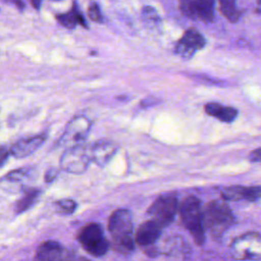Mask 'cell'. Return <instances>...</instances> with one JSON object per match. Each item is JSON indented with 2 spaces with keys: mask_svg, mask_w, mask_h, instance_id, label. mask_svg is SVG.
Listing matches in <instances>:
<instances>
[{
  "mask_svg": "<svg viewBox=\"0 0 261 261\" xmlns=\"http://www.w3.org/2000/svg\"><path fill=\"white\" fill-rule=\"evenodd\" d=\"M91 160L90 146L79 144L68 147L63 152L60 158V166L66 172L80 174L87 170Z\"/></svg>",
  "mask_w": 261,
  "mask_h": 261,
  "instance_id": "obj_6",
  "label": "cell"
},
{
  "mask_svg": "<svg viewBox=\"0 0 261 261\" xmlns=\"http://www.w3.org/2000/svg\"><path fill=\"white\" fill-rule=\"evenodd\" d=\"M179 215L184 226L189 230L194 242L198 246H202L205 242V227L201 201L195 196L187 197L179 206Z\"/></svg>",
  "mask_w": 261,
  "mask_h": 261,
  "instance_id": "obj_3",
  "label": "cell"
},
{
  "mask_svg": "<svg viewBox=\"0 0 261 261\" xmlns=\"http://www.w3.org/2000/svg\"><path fill=\"white\" fill-rule=\"evenodd\" d=\"M179 9L186 16L199 19L197 0H179Z\"/></svg>",
  "mask_w": 261,
  "mask_h": 261,
  "instance_id": "obj_20",
  "label": "cell"
},
{
  "mask_svg": "<svg viewBox=\"0 0 261 261\" xmlns=\"http://www.w3.org/2000/svg\"><path fill=\"white\" fill-rule=\"evenodd\" d=\"M92 126V121L85 115L73 117L66 124L62 136L60 137V144L65 147H72L83 142L88 137Z\"/></svg>",
  "mask_w": 261,
  "mask_h": 261,
  "instance_id": "obj_8",
  "label": "cell"
},
{
  "mask_svg": "<svg viewBox=\"0 0 261 261\" xmlns=\"http://www.w3.org/2000/svg\"><path fill=\"white\" fill-rule=\"evenodd\" d=\"M31 1V4L34 8L36 9H39L40 6H41V3H42V0H30Z\"/></svg>",
  "mask_w": 261,
  "mask_h": 261,
  "instance_id": "obj_29",
  "label": "cell"
},
{
  "mask_svg": "<svg viewBox=\"0 0 261 261\" xmlns=\"http://www.w3.org/2000/svg\"><path fill=\"white\" fill-rule=\"evenodd\" d=\"M46 134H39L21 138L10 147V154L15 158L27 157L39 149L40 146H42V144L46 141Z\"/></svg>",
  "mask_w": 261,
  "mask_h": 261,
  "instance_id": "obj_12",
  "label": "cell"
},
{
  "mask_svg": "<svg viewBox=\"0 0 261 261\" xmlns=\"http://www.w3.org/2000/svg\"><path fill=\"white\" fill-rule=\"evenodd\" d=\"M204 110L208 115L222 122H227V123L232 122L238 116V110L236 108L231 106H224L222 104L215 103V102L207 103L204 106Z\"/></svg>",
  "mask_w": 261,
  "mask_h": 261,
  "instance_id": "obj_15",
  "label": "cell"
},
{
  "mask_svg": "<svg viewBox=\"0 0 261 261\" xmlns=\"http://www.w3.org/2000/svg\"><path fill=\"white\" fill-rule=\"evenodd\" d=\"M237 0H218L221 13L231 22H236L241 17V10L236 5Z\"/></svg>",
  "mask_w": 261,
  "mask_h": 261,
  "instance_id": "obj_18",
  "label": "cell"
},
{
  "mask_svg": "<svg viewBox=\"0 0 261 261\" xmlns=\"http://www.w3.org/2000/svg\"><path fill=\"white\" fill-rule=\"evenodd\" d=\"M203 222L205 229L218 240L234 223V216L225 200H213L203 209Z\"/></svg>",
  "mask_w": 261,
  "mask_h": 261,
  "instance_id": "obj_2",
  "label": "cell"
},
{
  "mask_svg": "<svg viewBox=\"0 0 261 261\" xmlns=\"http://www.w3.org/2000/svg\"><path fill=\"white\" fill-rule=\"evenodd\" d=\"M205 38L195 29L187 30L175 45V53L181 57L190 58L198 50L204 48Z\"/></svg>",
  "mask_w": 261,
  "mask_h": 261,
  "instance_id": "obj_10",
  "label": "cell"
},
{
  "mask_svg": "<svg viewBox=\"0 0 261 261\" xmlns=\"http://www.w3.org/2000/svg\"><path fill=\"white\" fill-rule=\"evenodd\" d=\"M249 159L254 163L261 164V147L253 150L249 155Z\"/></svg>",
  "mask_w": 261,
  "mask_h": 261,
  "instance_id": "obj_25",
  "label": "cell"
},
{
  "mask_svg": "<svg viewBox=\"0 0 261 261\" xmlns=\"http://www.w3.org/2000/svg\"><path fill=\"white\" fill-rule=\"evenodd\" d=\"M30 173H31L30 168H19V169L11 170L3 177V180L9 181V182H19L24 178L29 177Z\"/></svg>",
  "mask_w": 261,
  "mask_h": 261,
  "instance_id": "obj_22",
  "label": "cell"
},
{
  "mask_svg": "<svg viewBox=\"0 0 261 261\" xmlns=\"http://www.w3.org/2000/svg\"><path fill=\"white\" fill-rule=\"evenodd\" d=\"M118 146L108 140H99L90 146L91 158L98 166H105L114 156Z\"/></svg>",
  "mask_w": 261,
  "mask_h": 261,
  "instance_id": "obj_13",
  "label": "cell"
},
{
  "mask_svg": "<svg viewBox=\"0 0 261 261\" xmlns=\"http://www.w3.org/2000/svg\"><path fill=\"white\" fill-rule=\"evenodd\" d=\"M162 228L163 227L159 223H157L153 219H149L142 223L136 232V243L140 247L145 248L146 254H148L151 257H154L156 255L154 245L160 238Z\"/></svg>",
  "mask_w": 261,
  "mask_h": 261,
  "instance_id": "obj_9",
  "label": "cell"
},
{
  "mask_svg": "<svg viewBox=\"0 0 261 261\" xmlns=\"http://www.w3.org/2000/svg\"><path fill=\"white\" fill-rule=\"evenodd\" d=\"M57 173H58V171H57L56 168H50V169H48V170L46 171L45 176H44L45 181H47V182L53 181V180L55 179V177L57 176Z\"/></svg>",
  "mask_w": 261,
  "mask_h": 261,
  "instance_id": "obj_27",
  "label": "cell"
},
{
  "mask_svg": "<svg viewBox=\"0 0 261 261\" xmlns=\"http://www.w3.org/2000/svg\"><path fill=\"white\" fill-rule=\"evenodd\" d=\"M257 1V5L259 8H261V0H256Z\"/></svg>",
  "mask_w": 261,
  "mask_h": 261,
  "instance_id": "obj_30",
  "label": "cell"
},
{
  "mask_svg": "<svg viewBox=\"0 0 261 261\" xmlns=\"http://www.w3.org/2000/svg\"><path fill=\"white\" fill-rule=\"evenodd\" d=\"M56 19L61 25H63L66 29H74L76 24H80L84 28H88L86 19L76 7L75 3L72 5V8L69 11L57 14Z\"/></svg>",
  "mask_w": 261,
  "mask_h": 261,
  "instance_id": "obj_16",
  "label": "cell"
},
{
  "mask_svg": "<svg viewBox=\"0 0 261 261\" xmlns=\"http://www.w3.org/2000/svg\"><path fill=\"white\" fill-rule=\"evenodd\" d=\"M142 14L146 20H155L158 18L155 9L150 6H145L142 9Z\"/></svg>",
  "mask_w": 261,
  "mask_h": 261,
  "instance_id": "obj_24",
  "label": "cell"
},
{
  "mask_svg": "<svg viewBox=\"0 0 261 261\" xmlns=\"http://www.w3.org/2000/svg\"><path fill=\"white\" fill-rule=\"evenodd\" d=\"M199 19L203 21H212L214 16V0H197Z\"/></svg>",
  "mask_w": 261,
  "mask_h": 261,
  "instance_id": "obj_19",
  "label": "cell"
},
{
  "mask_svg": "<svg viewBox=\"0 0 261 261\" xmlns=\"http://www.w3.org/2000/svg\"><path fill=\"white\" fill-rule=\"evenodd\" d=\"M7 3H12L13 5H15L19 10H22L24 8V3L22 2V0H3Z\"/></svg>",
  "mask_w": 261,
  "mask_h": 261,
  "instance_id": "obj_28",
  "label": "cell"
},
{
  "mask_svg": "<svg viewBox=\"0 0 261 261\" xmlns=\"http://www.w3.org/2000/svg\"><path fill=\"white\" fill-rule=\"evenodd\" d=\"M220 195L225 201L255 202L261 199V186H230L222 189Z\"/></svg>",
  "mask_w": 261,
  "mask_h": 261,
  "instance_id": "obj_11",
  "label": "cell"
},
{
  "mask_svg": "<svg viewBox=\"0 0 261 261\" xmlns=\"http://www.w3.org/2000/svg\"><path fill=\"white\" fill-rule=\"evenodd\" d=\"M88 16L91 20L95 21V22H102L103 21V17H102V13L101 10L98 6V4L96 2H92L89 7H88Z\"/></svg>",
  "mask_w": 261,
  "mask_h": 261,
  "instance_id": "obj_23",
  "label": "cell"
},
{
  "mask_svg": "<svg viewBox=\"0 0 261 261\" xmlns=\"http://www.w3.org/2000/svg\"><path fill=\"white\" fill-rule=\"evenodd\" d=\"M69 258H72L69 252L65 250L60 243L52 240L43 242L38 247L36 252V259L43 260V261L61 260V259H69Z\"/></svg>",
  "mask_w": 261,
  "mask_h": 261,
  "instance_id": "obj_14",
  "label": "cell"
},
{
  "mask_svg": "<svg viewBox=\"0 0 261 261\" xmlns=\"http://www.w3.org/2000/svg\"><path fill=\"white\" fill-rule=\"evenodd\" d=\"M55 207H56V211L58 213L64 214V215H69L75 211L77 204L72 199L66 198V199H61V200L57 201L55 203Z\"/></svg>",
  "mask_w": 261,
  "mask_h": 261,
  "instance_id": "obj_21",
  "label": "cell"
},
{
  "mask_svg": "<svg viewBox=\"0 0 261 261\" xmlns=\"http://www.w3.org/2000/svg\"><path fill=\"white\" fill-rule=\"evenodd\" d=\"M229 254L238 260L261 259V234L249 231L239 236L230 244Z\"/></svg>",
  "mask_w": 261,
  "mask_h": 261,
  "instance_id": "obj_5",
  "label": "cell"
},
{
  "mask_svg": "<svg viewBox=\"0 0 261 261\" xmlns=\"http://www.w3.org/2000/svg\"><path fill=\"white\" fill-rule=\"evenodd\" d=\"M41 191L36 188H29L25 189L23 196L18 199L14 205V211L16 213H22L33 207L35 203L40 198Z\"/></svg>",
  "mask_w": 261,
  "mask_h": 261,
  "instance_id": "obj_17",
  "label": "cell"
},
{
  "mask_svg": "<svg viewBox=\"0 0 261 261\" xmlns=\"http://www.w3.org/2000/svg\"><path fill=\"white\" fill-rule=\"evenodd\" d=\"M133 228V216L129 210L120 208L110 215L108 229L112 237V247L116 252L123 255H129L134 252Z\"/></svg>",
  "mask_w": 261,
  "mask_h": 261,
  "instance_id": "obj_1",
  "label": "cell"
},
{
  "mask_svg": "<svg viewBox=\"0 0 261 261\" xmlns=\"http://www.w3.org/2000/svg\"><path fill=\"white\" fill-rule=\"evenodd\" d=\"M177 211V197L174 193L159 196L148 209L150 219L159 223L162 227L169 225Z\"/></svg>",
  "mask_w": 261,
  "mask_h": 261,
  "instance_id": "obj_7",
  "label": "cell"
},
{
  "mask_svg": "<svg viewBox=\"0 0 261 261\" xmlns=\"http://www.w3.org/2000/svg\"><path fill=\"white\" fill-rule=\"evenodd\" d=\"M77 241L88 254L97 258L104 256L110 246L104 237L102 226L96 222L84 225L77 233Z\"/></svg>",
  "mask_w": 261,
  "mask_h": 261,
  "instance_id": "obj_4",
  "label": "cell"
},
{
  "mask_svg": "<svg viewBox=\"0 0 261 261\" xmlns=\"http://www.w3.org/2000/svg\"><path fill=\"white\" fill-rule=\"evenodd\" d=\"M9 154L10 150H8L5 146H0V167L6 162Z\"/></svg>",
  "mask_w": 261,
  "mask_h": 261,
  "instance_id": "obj_26",
  "label": "cell"
},
{
  "mask_svg": "<svg viewBox=\"0 0 261 261\" xmlns=\"http://www.w3.org/2000/svg\"><path fill=\"white\" fill-rule=\"evenodd\" d=\"M52 1H59V0H52Z\"/></svg>",
  "mask_w": 261,
  "mask_h": 261,
  "instance_id": "obj_31",
  "label": "cell"
}]
</instances>
